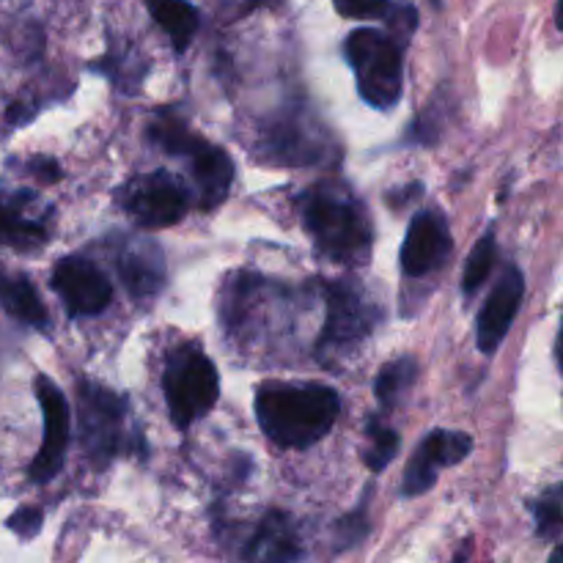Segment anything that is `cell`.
Masks as SVG:
<instances>
[{"instance_id":"1","label":"cell","mask_w":563,"mask_h":563,"mask_svg":"<svg viewBox=\"0 0 563 563\" xmlns=\"http://www.w3.org/2000/svg\"><path fill=\"white\" fill-rule=\"evenodd\" d=\"M341 407L339 390L322 383H262L253 399L262 432L286 451L311 449L328 438Z\"/></svg>"},{"instance_id":"2","label":"cell","mask_w":563,"mask_h":563,"mask_svg":"<svg viewBox=\"0 0 563 563\" xmlns=\"http://www.w3.org/2000/svg\"><path fill=\"white\" fill-rule=\"evenodd\" d=\"M302 225L319 256L361 267L372 256L374 229L368 209L344 181H319L300 196Z\"/></svg>"},{"instance_id":"3","label":"cell","mask_w":563,"mask_h":563,"mask_svg":"<svg viewBox=\"0 0 563 563\" xmlns=\"http://www.w3.org/2000/svg\"><path fill=\"white\" fill-rule=\"evenodd\" d=\"M324 324L313 355L322 366L335 368L350 361L383 322V308L361 284L350 278L324 280Z\"/></svg>"},{"instance_id":"4","label":"cell","mask_w":563,"mask_h":563,"mask_svg":"<svg viewBox=\"0 0 563 563\" xmlns=\"http://www.w3.org/2000/svg\"><path fill=\"white\" fill-rule=\"evenodd\" d=\"M344 55L368 108L390 110L399 104L405 93V42L390 31L357 27L346 36Z\"/></svg>"},{"instance_id":"5","label":"cell","mask_w":563,"mask_h":563,"mask_svg":"<svg viewBox=\"0 0 563 563\" xmlns=\"http://www.w3.org/2000/svg\"><path fill=\"white\" fill-rule=\"evenodd\" d=\"M163 396L176 429H187L207 416L220 396V377L212 357L198 344H181L168 352L163 368Z\"/></svg>"},{"instance_id":"6","label":"cell","mask_w":563,"mask_h":563,"mask_svg":"<svg viewBox=\"0 0 563 563\" xmlns=\"http://www.w3.org/2000/svg\"><path fill=\"white\" fill-rule=\"evenodd\" d=\"M77 407H80V445L97 471L108 467L121 451H130L126 432V396L93 379H77Z\"/></svg>"},{"instance_id":"7","label":"cell","mask_w":563,"mask_h":563,"mask_svg":"<svg viewBox=\"0 0 563 563\" xmlns=\"http://www.w3.org/2000/svg\"><path fill=\"white\" fill-rule=\"evenodd\" d=\"M258 152L267 163L284 165V168H302V165H319L328 154L339 157L324 126L306 113L302 108H291L278 113L262 130Z\"/></svg>"},{"instance_id":"8","label":"cell","mask_w":563,"mask_h":563,"mask_svg":"<svg viewBox=\"0 0 563 563\" xmlns=\"http://www.w3.org/2000/svg\"><path fill=\"white\" fill-rule=\"evenodd\" d=\"M115 201L141 229L159 231L185 218L190 209V192L170 170H152L124 181L115 190Z\"/></svg>"},{"instance_id":"9","label":"cell","mask_w":563,"mask_h":563,"mask_svg":"<svg viewBox=\"0 0 563 563\" xmlns=\"http://www.w3.org/2000/svg\"><path fill=\"white\" fill-rule=\"evenodd\" d=\"M33 388H36L38 407H42L44 434L42 445H38V454L33 456L31 467H27V478H31L33 484H47L60 473L66 460V449H69V401L60 394L58 385L49 377H44V374H38V377L33 379Z\"/></svg>"},{"instance_id":"10","label":"cell","mask_w":563,"mask_h":563,"mask_svg":"<svg viewBox=\"0 0 563 563\" xmlns=\"http://www.w3.org/2000/svg\"><path fill=\"white\" fill-rule=\"evenodd\" d=\"M49 286L60 297L71 319L99 317L113 302V284L108 275L80 253H71L55 264Z\"/></svg>"},{"instance_id":"11","label":"cell","mask_w":563,"mask_h":563,"mask_svg":"<svg viewBox=\"0 0 563 563\" xmlns=\"http://www.w3.org/2000/svg\"><path fill=\"white\" fill-rule=\"evenodd\" d=\"M454 253L451 225L440 209H423L410 220L401 245V273L407 278H423L445 267Z\"/></svg>"},{"instance_id":"12","label":"cell","mask_w":563,"mask_h":563,"mask_svg":"<svg viewBox=\"0 0 563 563\" xmlns=\"http://www.w3.org/2000/svg\"><path fill=\"white\" fill-rule=\"evenodd\" d=\"M473 451L471 434L451 432V429H434L416 449L412 460L407 462L405 482H401V498H421L423 493L438 484V473L443 467L460 465Z\"/></svg>"},{"instance_id":"13","label":"cell","mask_w":563,"mask_h":563,"mask_svg":"<svg viewBox=\"0 0 563 563\" xmlns=\"http://www.w3.org/2000/svg\"><path fill=\"white\" fill-rule=\"evenodd\" d=\"M53 207H42L33 190H9L0 185V245L36 251L49 240Z\"/></svg>"},{"instance_id":"14","label":"cell","mask_w":563,"mask_h":563,"mask_svg":"<svg viewBox=\"0 0 563 563\" xmlns=\"http://www.w3.org/2000/svg\"><path fill=\"white\" fill-rule=\"evenodd\" d=\"M522 297H526V278H522L520 267L509 264L500 273L498 284L493 286V291H489L487 302H484L476 319V344L484 355H495L500 350V344L509 335L511 324H515L517 311L522 306Z\"/></svg>"},{"instance_id":"15","label":"cell","mask_w":563,"mask_h":563,"mask_svg":"<svg viewBox=\"0 0 563 563\" xmlns=\"http://www.w3.org/2000/svg\"><path fill=\"white\" fill-rule=\"evenodd\" d=\"M115 273L135 302L157 300L165 289V256L152 240H124L115 251Z\"/></svg>"},{"instance_id":"16","label":"cell","mask_w":563,"mask_h":563,"mask_svg":"<svg viewBox=\"0 0 563 563\" xmlns=\"http://www.w3.org/2000/svg\"><path fill=\"white\" fill-rule=\"evenodd\" d=\"M179 159L190 165L192 185H196L198 192V207L203 212L218 209L229 198L231 185H234V163H231L229 152L196 135V141L185 148Z\"/></svg>"},{"instance_id":"17","label":"cell","mask_w":563,"mask_h":563,"mask_svg":"<svg viewBox=\"0 0 563 563\" xmlns=\"http://www.w3.org/2000/svg\"><path fill=\"white\" fill-rule=\"evenodd\" d=\"M242 559L247 561H297L302 559L300 537L291 522L289 515L284 511H267L264 520L258 522L256 533L251 542L242 550Z\"/></svg>"},{"instance_id":"18","label":"cell","mask_w":563,"mask_h":563,"mask_svg":"<svg viewBox=\"0 0 563 563\" xmlns=\"http://www.w3.org/2000/svg\"><path fill=\"white\" fill-rule=\"evenodd\" d=\"M0 306L11 319H16L25 328L42 330V333L49 330L47 306L42 302L36 286L31 284L27 275L0 273Z\"/></svg>"},{"instance_id":"19","label":"cell","mask_w":563,"mask_h":563,"mask_svg":"<svg viewBox=\"0 0 563 563\" xmlns=\"http://www.w3.org/2000/svg\"><path fill=\"white\" fill-rule=\"evenodd\" d=\"M335 11L346 20H385L399 42H410L418 27V11L405 0H333Z\"/></svg>"},{"instance_id":"20","label":"cell","mask_w":563,"mask_h":563,"mask_svg":"<svg viewBox=\"0 0 563 563\" xmlns=\"http://www.w3.org/2000/svg\"><path fill=\"white\" fill-rule=\"evenodd\" d=\"M143 3L152 11L154 22L168 33L176 53H185L201 27V14L196 5L190 0H143Z\"/></svg>"},{"instance_id":"21","label":"cell","mask_w":563,"mask_h":563,"mask_svg":"<svg viewBox=\"0 0 563 563\" xmlns=\"http://www.w3.org/2000/svg\"><path fill=\"white\" fill-rule=\"evenodd\" d=\"M416 383H418L416 357H410V355L396 357V361L385 363V366L379 368L377 379H374V396H377L379 407L390 412L399 407V401L405 399V394Z\"/></svg>"},{"instance_id":"22","label":"cell","mask_w":563,"mask_h":563,"mask_svg":"<svg viewBox=\"0 0 563 563\" xmlns=\"http://www.w3.org/2000/svg\"><path fill=\"white\" fill-rule=\"evenodd\" d=\"M366 434L368 445L366 451H363V462H366V467L372 473H383L385 467L396 460V454H399V434H396L379 416H368Z\"/></svg>"},{"instance_id":"23","label":"cell","mask_w":563,"mask_h":563,"mask_svg":"<svg viewBox=\"0 0 563 563\" xmlns=\"http://www.w3.org/2000/svg\"><path fill=\"white\" fill-rule=\"evenodd\" d=\"M495 256H498V242H495V229L489 225L482 240L473 245L471 256L465 262V273H462V291H465V297L476 295L484 286V280L493 275Z\"/></svg>"},{"instance_id":"24","label":"cell","mask_w":563,"mask_h":563,"mask_svg":"<svg viewBox=\"0 0 563 563\" xmlns=\"http://www.w3.org/2000/svg\"><path fill=\"white\" fill-rule=\"evenodd\" d=\"M561 484H553L544 489L537 500H533V520H537V537L542 542H559L561 537V520H563V498H561Z\"/></svg>"},{"instance_id":"25","label":"cell","mask_w":563,"mask_h":563,"mask_svg":"<svg viewBox=\"0 0 563 563\" xmlns=\"http://www.w3.org/2000/svg\"><path fill=\"white\" fill-rule=\"evenodd\" d=\"M368 498H372V487L366 489V495H363L361 506H357L355 511H350V515L341 517L339 522H335V550H352L357 548L361 542H366L368 531H372V522H368Z\"/></svg>"},{"instance_id":"26","label":"cell","mask_w":563,"mask_h":563,"mask_svg":"<svg viewBox=\"0 0 563 563\" xmlns=\"http://www.w3.org/2000/svg\"><path fill=\"white\" fill-rule=\"evenodd\" d=\"M42 509H36V506H22V509H16L14 515L9 517V531H14L20 539H33L38 531H42Z\"/></svg>"},{"instance_id":"27","label":"cell","mask_w":563,"mask_h":563,"mask_svg":"<svg viewBox=\"0 0 563 563\" xmlns=\"http://www.w3.org/2000/svg\"><path fill=\"white\" fill-rule=\"evenodd\" d=\"M440 121L438 115H432V108L427 110V113H421L416 119V124H412V132H407V137L416 143H423V146H429V143H434L440 137Z\"/></svg>"},{"instance_id":"28","label":"cell","mask_w":563,"mask_h":563,"mask_svg":"<svg viewBox=\"0 0 563 563\" xmlns=\"http://www.w3.org/2000/svg\"><path fill=\"white\" fill-rule=\"evenodd\" d=\"M27 170H31L33 176H38V179H42V185H55V181L64 176V174H60V165L55 163V159H49V157L31 159Z\"/></svg>"},{"instance_id":"29","label":"cell","mask_w":563,"mask_h":563,"mask_svg":"<svg viewBox=\"0 0 563 563\" xmlns=\"http://www.w3.org/2000/svg\"><path fill=\"white\" fill-rule=\"evenodd\" d=\"M267 3H278V0H247V5H245V14L251 9H258V5H267Z\"/></svg>"}]
</instances>
